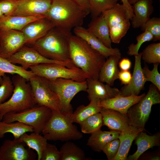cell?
Masks as SVG:
<instances>
[{"label": "cell", "mask_w": 160, "mask_h": 160, "mask_svg": "<svg viewBox=\"0 0 160 160\" xmlns=\"http://www.w3.org/2000/svg\"><path fill=\"white\" fill-rule=\"evenodd\" d=\"M70 58L75 66L87 75V79H98L100 72L106 58L85 41L72 35L69 41Z\"/></svg>", "instance_id": "obj_1"}, {"label": "cell", "mask_w": 160, "mask_h": 160, "mask_svg": "<svg viewBox=\"0 0 160 160\" xmlns=\"http://www.w3.org/2000/svg\"><path fill=\"white\" fill-rule=\"evenodd\" d=\"M71 31L55 27L44 36L31 44V47L49 59L61 62L70 60Z\"/></svg>", "instance_id": "obj_2"}, {"label": "cell", "mask_w": 160, "mask_h": 160, "mask_svg": "<svg viewBox=\"0 0 160 160\" xmlns=\"http://www.w3.org/2000/svg\"><path fill=\"white\" fill-rule=\"evenodd\" d=\"M88 14L74 0H52L45 16L55 27L71 31L82 26Z\"/></svg>", "instance_id": "obj_3"}, {"label": "cell", "mask_w": 160, "mask_h": 160, "mask_svg": "<svg viewBox=\"0 0 160 160\" xmlns=\"http://www.w3.org/2000/svg\"><path fill=\"white\" fill-rule=\"evenodd\" d=\"M73 112L52 110L50 118L41 132L47 140L67 141L82 138V132L71 121Z\"/></svg>", "instance_id": "obj_4"}, {"label": "cell", "mask_w": 160, "mask_h": 160, "mask_svg": "<svg viewBox=\"0 0 160 160\" xmlns=\"http://www.w3.org/2000/svg\"><path fill=\"white\" fill-rule=\"evenodd\" d=\"M12 79L14 90L8 100L0 104V121L7 113L20 112L35 105L29 81L17 74Z\"/></svg>", "instance_id": "obj_5"}, {"label": "cell", "mask_w": 160, "mask_h": 160, "mask_svg": "<svg viewBox=\"0 0 160 160\" xmlns=\"http://www.w3.org/2000/svg\"><path fill=\"white\" fill-rule=\"evenodd\" d=\"M160 103V91L151 84L145 96L128 110L126 116L130 125L145 131V124L148 120L153 105Z\"/></svg>", "instance_id": "obj_6"}, {"label": "cell", "mask_w": 160, "mask_h": 160, "mask_svg": "<svg viewBox=\"0 0 160 160\" xmlns=\"http://www.w3.org/2000/svg\"><path fill=\"white\" fill-rule=\"evenodd\" d=\"M52 110L44 106L35 105L17 112H10L3 116L2 121L10 123L19 121L31 127L33 132L41 133L49 119Z\"/></svg>", "instance_id": "obj_7"}, {"label": "cell", "mask_w": 160, "mask_h": 160, "mask_svg": "<svg viewBox=\"0 0 160 160\" xmlns=\"http://www.w3.org/2000/svg\"><path fill=\"white\" fill-rule=\"evenodd\" d=\"M29 68L35 75L49 80L63 78L81 82L88 78L87 75L76 66L68 68L58 64L45 63L31 66Z\"/></svg>", "instance_id": "obj_8"}, {"label": "cell", "mask_w": 160, "mask_h": 160, "mask_svg": "<svg viewBox=\"0 0 160 160\" xmlns=\"http://www.w3.org/2000/svg\"><path fill=\"white\" fill-rule=\"evenodd\" d=\"M47 80L51 88L59 98L62 111H73L71 104L72 99L79 92L86 91L87 88L86 80L80 82L63 78Z\"/></svg>", "instance_id": "obj_9"}, {"label": "cell", "mask_w": 160, "mask_h": 160, "mask_svg": "<svg viewBox=\"0 0 160 160\" xmlns=\"http://www.w3.org/2000/svg\"><path fill=\"white\" fill-rule=\"evenodd\" d=\"M28 81L35 105L44 106L51 110L62 111L59 98L51 88L47 79L35 75Z\"/></svg>", "instance_id": "obj_10"}, {"label": "cell", "mask_w": 160, "mask_h": 160, "mask_svg": "<svg viewBox=\"0 0 160 160\" xmlns=\"http://www.w3.org/2000/svg\"><path fill=\"white\" fill-rule=\"evenodd\" d=\"M7 59L13 64L20 65L26 70L31 66L45 63L58 64L68 68L76 66L71 60L65 62L50 60L43 56L33 47L25 45Z\"/></svg>", "instance_id": "obj_11"}, {"label": "cell", "mask_w": 160, "mask_h": 160, "mask_svg": "<svg viewBox=\"0 0 160 160\" xmlns=\"http://www.w3.org/2000/svg\"><path fill=\"white\" fill-rule=\"evenodd\" d=\"M19 139L4 140L0 147V160H34L36 155Z\"/></svg>", "instance_id": "obj_12"}, {"label": "cell", "mask_w": 160, "mask_h": 160, "mask_svg": "<svg viewBox=\"0 0 160 160\" xmlns=\"http://www.w3.org/2000/svg\"><path fill=\"white\" fill-rule=\"evenodd\" d=\"M25 44V39L21 31L1 29L0 56L8 59Z\"/></svg>", "instance_id": "obj_13"}, {"label": "cell", "mask_w": 160, "mask_h": 160, "mask_svg": "<svg viewBox=\"0 0 160 160\" xmlns=\"http://www.w3.org/2000/svg\"><path fill=\"white\" fill-rule=\"evenodd\" d=\"M141 52L135 56V62L133 74L129 83L124 85L119 90V96H127L138 95L144 88L146 82L141 65Z\"/></svg>", "instance_id": "obj_14"}, {"label": "cell", "mask_w": 160, "mask_h": 160, "mask_svg": "<svg viewBox=\"0 0 160 160\" xmlns=\"http://www.w3.org/2000/svg\"><path fill=\"white\" fill-rule=\"evenodd\" d=\"M52 0H17L16 9L12 15L29 17L45 16Z\"/></svg>", "instance_id": "obj_15"}, {"label": "cell", "mask_w": 160, "mask_h": 160, "mask_svg": "<svg viewBox=\"0 0 160 160\" xmlns=\"http://www.w3.org/2000/svg\"><path fill=\"white\" fill-rule=\"evenodd\" d=\"M55 27L51 21L45 17L28 24L21 31L24 36L25 44H31L44 36Z\"/></svg>", "instance_id": "obj_16"}, {"label": "cell", "mask_w": 160, "mask_h": 160, "mask_svg": "<svg viewBox=\"0 0 160 160\" xmlns=\"http://www.w3.org/2000/svg\"><path fill=\"white\" fill-rule=\"evenodd\" d=\"M86 91L89 100L97 99L100 100L114 97L119 95V90L116 88L101 82L98 79H87Z\"/></svg>", "instance_id": "obj_17"}, {"label": "cell", "mask_w": 160, "mask_h": 160, "mask_svg": "<svg viewBox=\"0 0 160 160\" xmlns=\"http://www.w3.org/2000/svg\"><path fill=\"white\" fill-rule=\"evenodd\" d=\"M73 30L75 35L85 41L93 48L106 58L112 55H121L120 50L118 48L107 47L97 38L89 32L87 28L82 26L76 27Z\"/></svg>", "instance_id": "obj_18"}, {"label": "cell", "mask_w": 160, "mask_h": 160, "mask_svg": "<svg viewBox=\"0 0 160 160\" xmlns=\"http://www.w3.org/2000/svg\"><path fill=\"white\" fill-rule=\"evenodd\" d=\"M132 95L127 96H117L114 97L101 100L100 105L101 108L112 109L126 115L128 109L138 102L145 95Z\"/></svg>", "instance_id": "obj_19"}, {"label": "cell", "mask_w": 160, "mask_h": 160, "mask_svg": "<svg viewBox=\"0 0 160 160\" xmlns=\"http://www.w3.org/2000/svg\"><path fill=\"white\" fill-rule=\"evenodd\" d=\"M134 16L131 20L132 28L141 27L150 18L154 8L152 0H141L132 5Z\"/></svg>", "instance_id": "obj_20"}, {"label": "cell", "mask_w": 160, "mask_h": 160, "mask_svg": "<svg viewBox=\"0 0 160 160\" xmlns=\"http://www.w3.org/2000/svg\"><path fill=\"white\" fill-rule=\"evenodd\" d=\"M143 129L129 125L121 131L118 139L120 141L118 151L113 160H127L132 143Z\"/></svg>", "instance_id": "obj_21"}, {"label": "cell", "mask_w": 160, "mask_h": 160, "mask_svg": "<svg viewBox=\"0 0 160 160\" xmlns=\"http://www.w3.org/2000/svg\"><path fill=\"white\" fill-rule=\"evenodd\" d=\"M101 113L103 125L107 127L110 130L121 131L129 126L126 115L110 109L102 108Z\"/></svg>", "instance_id": "obj_22"}, {"label": "cell", "mask_w": 160, "mask_h": 160, "mask_svg": "<svg viewBox=\"0 0 160 160\" xmlns=\"http://www.w3.org/2000/svg\"><path fill=\"white\" fill-rule=\"evenodd\" d=\"M121 55H114L107 58L100 69L98 80L112 87L115 80L118 79L119 71L118 65Z\"/></svg>", "instance_id": "obj_23"}, {"label": "cell", "mask_w": 160, "mask_h": 160, "mask_svg": "<svg viewBox=\"0 0 160 160\" xmlns=\"http://www.w3.org/2000/svg\"><path fill=\"white\" fill-rule=\"evenodd\" d=\"M137 148L136 152L127 158V160H137L146 151L154 146L160 145V133H156L152 135H147L142 131L134 140Z\"/></svg>", "instance_id": "obj_24"}, {"label": "cell", "mask_w": 160, "mask_h": 160, "mask_svg": "<svg viewBox=\"0 0 160 160\" xmlns=\"http://www.w3.org/2000/svg\"><path fill=\"white\" fill-rule=\"evenodd\" d=\"M87 29L105 46L108 48L112 47V42L110 36L109 27L102 14L92 19Z\"/></svg>", "instance_id": "obj_25"}, {"label": "cell", "mask_w": 160, "mask_h": 160, "mask_svg": "<svg viewBox=\"0 0 160 160\" xmlns=\"http://www.w3.org/2000/svg\"><path fill=\"white\" fill-rule=\"evenodd\" d=\"M45 17V16L42 15L29 17L4 15L0 19V29L21 31L31 22Z\"/></svg>", "instance_id": "obj_26"}, {"label": "cell", "mask_w": 160, "mask_h": 160, "mask_svg": "<svg viewBox=\"0 0 160 160\" xmlns=\"http://www.w3.org/2000/svg\"><path fill=\"white\" fill-rule=\"evenodd\" d=\"M120 132L113 130L107 131L100 129L91 134L87 145L94 151L100 152L107 143L118 138Z\"/></svg>", "instance_id": "obj_27"}, {"label": "cell", "mask_w": 160, "mask_h": 160, "mask_svg": "<svg viewBox=\"0 0 160 160\" xmlns=\"http://www.w3.org/2000/svg\"><path fill=\"white\" fill-rule=\"evenodd\" d=\"M29 148L35 150L37 155V160H41L43 153L47 144V140L40 133L34 132L30 134H23L19 138Z\"/></svg>", "instance_id": "obj_28"}, {"label": "cell", "mask_w": 160, "mask_h": 160, "mask_svg": "<svg viewBox=\"0 0 160 160\" xmlns=\"http://www.w3.org/2000/svg\"><path fill=\"white\" fill-rule=\"evenodd\" d=\"M87 106L81 105L78 107L73 112L71 116V120L73 123L79 124L89 117L100 112L102 109L100 105V100L92 99Z\"/></svg>", "instance_id": "obj_29"}, {"label": "cell", "mask_w": 160, "mask_h": 160, "mask_svg": "<svg viewBox=\"0 0 160 160\" xmlns=\"http://www.w3.org/2000/svg\"><path fill=\"white\" fill-rule=\"evenodd\" d=\"M33 132L31 127L20 122L7 123L0 121V138L4 137L5 134L10 133L12 134L14 139H18L25 133Z\"/></svg>", "instance_id": "obj_30"}, {"label": "cell", "mask_w": 160, "mask_h": 160, "mask_svg": "<svg viewBox=\"0 0 160 160\" xmlns=\"http://www.w3.org/2000/svg\"><path fill=\"white\" fill-rule=\"evenodd\" d=\"M60 160H89L84 151L73 142L66 141L60 149Z\"/></svg>", "instance_id": "obj_31"}, {"label": "cell", "mask_w": 160, "mask_h": 160, "mask_svg": "<svg viewBox=\"0 0 160 160\" xmlns=\"http://www.w3.org/2000/svg\"><path fill=\"white\" fill-rule=\"evenodd\" d=\"M7 73L19 75L28 81L35 75L31 71L25 70L21 66L16 65L8 59L0 56V76L2 77Z\"/></svg>", "instance_id": "obj_32"}, {"label": "cell", "mask_w": 160, "mask_h": 160, "mask_svg": "<svg viewBox=\"0 0 160 160\" xmlns=\"http://www.w3.org/2000/svg\"><path fill=\"white\" fill-rule=\"evenodd\" d=\"M102 14L109 28L128 19L122 4L118 3L112 8L103 12Z\"/></svg>", "instance_id": "obj_33"}, {"label": "cell", "mask_w": 160, "mask_h": 160, "mask_svg": "<svg viewBox=\"0 0 160 160\" xmlns=\"http://www.w3.org/2000/svg\"><path fill=\"white\" fill-rule=\"evenodd\" d=\"M81 132L91 134L101 129L103 125V117L99 112L85 119L79 124Z\"/></svg>", "instance_id": "obj_34"}, {"label": "cell", "mask_w": 160, "mask_h": 160, "mask_svg": "<svg viewBox=\"0 0 160 160\" xmlns=\"http://www.w3.org/2000/svg\"><path fill=\"white\" fill-rule=\"evenodd\" d=\"M119 0H88L90 13L92 19L113 7Z\"/></svg>", "instance_id": "obj_35"}, {"label": "cell", "mask_w": 160, "mask_h": 160, "mask_svg": "<svg viewBox=\"0 0 160 160\" xmlns=\"http://www.w3.org/2000/svg\"><path fill=\"white\" fill-rule=\"evenodd\" d=\"M141 59L148 64L160 63V42L146 46L141 52Z\"/></svg>", "instance_id": "obj_36"}, {"label": "cell", "mask_w": 160, "mask_h": 160, "mask_svg": "<svg viewBox=\"0 0 160 160\" xmlns=\"http://www.w3.org/2000/svg\"><path fill=\"white\" fill-rule=\"evenodd\" d=\"M130 26L129 20L127 19L109 28V35L112 42L119 44L126 34Z\"/></svg>", "instance_id": "obj_37"}, {"label": "cell", "mask_w": 160, "mask_h": 160, "mask_svg": "<svg viewBox=\"0 0 160 160\" xmlns=\"http://www.w3.org/2000/svg\"><path fill=\"white\" fill-rule=\"evenodd\" d=\"M153 39V36L150 32L147 31H145L136 37V44L132 43L129 44L128 47L127 54L130 56L138 55L141 45L145 42L152 40Z\"/></svg>", "instance_id": "obj_38"}, {"label": "cell", "mask_w": 160, "mask_h": 160, "mask_svg": "<svg viewBox=\"0 0 160 160\" xmlns=\"http://www.w3.org/2000/svg\"><path fill=\"white\" fill-rule=\"evenodd\" d=\"M0 84V104L5 102L12 95L14 89L12 79L4 75Z\"/></svg>", "instance_id": "obj_39"}, {"label": "cell", "mask_w": 160, "mask_h": 160, "mask_svg": "<svg viewBox=\"0 0 160 160\" xmlns=\"http://www.w3.org/2000/svg\"><path fill=\"white\" fill-rule=\"evenodd\" d=\"M143 31H147L153 36V40L154 41L160 40V18L153 17L150 18L142 27Z\"/></svg>", "instance_id": "obj_40"}, {"label": "cell", "mask_w": 160, "mask_h": 160, "mask_svg": "<svg viewBox=\"0 0 160 160\" xmlns=\"http://www.w3.org/2000/svg\"><path fill=\"white\" fill-rule=\"evenodd\" d=\"M159 64V63L153 64L152 70H150L147 65H145L142 68V70L146 81L152 82L160 91V74L158 71Z\"/></svg>", "instance_id": "obj_41"}, {"label": "cell", "mask_w": 160, "mask_h": 160, "mask_svg": "<svg viewBox=\"0 0 160 160\" xmlns=\"http://www.w3.org/2000/svg\"><path fill=\"white\" fill-rule=\"evenodd\" d=\"M120 141L118 139H114L107 143L102 149L108 160H113L116 154L119 147Z\"/></svg>", "instance_id": "obj_42"}, {"label": "cell", "mask_w": 160, "mask_h": 160, "mask_svg": "<svg viewBox=\"0 0 160 160\" xmlns=\"http://www.w3.org/2000/svg\"><path fill=\"white\" fill-rule=\"evenodd\" d=\"M41 160H60V153L54 145L47 143Z\"/></svg>", "instance_id": "obj_43"}, {"label": "cell", "mask_w": 160, "mask_h": 160, "mask_svg": "<svg viewBox=\"0 0 160 160\" xmlns=\"http://www.w3.org/2000/svg\"><path fill=\"white\" fill-rule=\"evenodd\" d=\"M17 5V0H0V9L5 16L12 15L16 10Z\"/></svg>", "instance_id": "obj_44"}, {"label": "cell", "mask_w": 160, "mask_h": 160, "mask_svg": "<svg viewBox=\"0 0 160 160\" xmlns=\"http://www.w3.org/2000/svg\"><path fill=\"white\" fill-rule=\"evenodd\" d=\"M132 75L129 70L119 71L118 74V79L121 84L124 85L128 84L132 78Z\"/></svg>", "instance_id": "obj_45"}, {"label": "cell", "mask_w": 160, "mask_h": 160, "mask_svg": "<svg viewBox=\"0 0 160 160\" xmlns=\"http://www.w3.org/2000/svg\"><path fill=\"white\" fill-rule=\"evenodd\" d=\"M121 0L122 3V5L125 10L127 18L131 20L134 16L132 5L129 3L128 0Z\"/></svg>", "instance_id": "obj_46"}, {"label": "cell", "mask_w": 160, "mask_h": 160, "mask_svg": "<svg viewBox=\"0 0 160 160\" xmlns=\"http://www.w3.org/2000/svg\"><path fill=\"white\" fill-rule=\"evenodd\" d=\"M131 62L127 58H123L119 62L118 65L121 70L128 71L131 66Z\"/></svg>", "instance_id": "obj_47"}, {"label": "cell", "mask_w": 160, "mask_h": 160, "mask_svg": "<svg viewBox=\"0 0 160 160\" xmlns=\"http://www.w3.org/2000/svg\"><path fill=\"white\" fill-rule=\"evenodd\" d=\"M88 14L90 13L88 0H74Z\"/></svg>", "instance_id": "obj_48"}, {"label": "cell", "mask_w": 160, "mask_h": 160, "mask_svg": "<svg viewBox=\"0 0 160 160\" xmlns=\"http://www.w3.org/2000/svg\"><path fill=\"white\" fill-rule=\"evenodd\" d=\"M145 160H158L160 159V156L159 154H148L145 156V158H143Z\"/></svg>", "instance_id": "obj_49"}, {"label": "cell", "mask_w": 160, "mask_h": 160, "mask_svg": "<svg viewBox=\"0 0 160 160\" xmlns=\"http://www.w3.org/2000/svg\"><path fill=\"white\" fill-rule=\"evenodd\" d=\"M129 4L132 5L137 2L141 0H128Z\"/></svg>", "instance_id": "obj_50"}, {"label": "cell", "mask_w": 160, "mask_h": 160, "mask_svg": "<svg viewBox=\"0 0 160 160\" xmlns=\"http://www.w3.org/2000/svg\"><path fill=\"white\" fill-rule=\"evenodd\" d=\"M3 15H4L0 9V19L1 18Z\"/></svg>", "instance_id": "obj_51"}, {"label": "cell", "mask_w": 160, "mask_h": 160, "mask_svg": "<svg viewBox=\"0 0 160 160\" xmlns=\"http://www.w3.org/2000/svg\"><path fill=\"white\" fill-rule=\"evenodd\" d=\"M2 80V77L0 76V84L1 83Z\"/></svg>", "instance_id": "obj_52"}, {"label": "cell", "mask_w": 160, "mask_h": 160, "mask_svg": "<svg viewBox=\"0 0 160 160\" xmlns=\"http://www.w3.org/2000/svg\"><path fill=\"white\" fill-rule=\"evenodd\" d=\"M0 31H1V29H0Z\"/></svg>", "instance_id": "obj_53"}, {"label": "cell", "mask_w": 160, "mask_h": 160, "mask_svg": "<svg viewBox=\"0 0 160 160\" xmlns=\"http://www.w3.org/2000/svg\"></svg>", "instance_id": "obj_54"}]
</instances>
